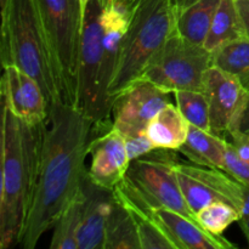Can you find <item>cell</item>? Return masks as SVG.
Returning a JSON list of instances; mask_svg holds the SVG:
<instances>
[{
    "label": "cell",
    "instance_id": "cell-1",
    "mask_svg": "<svg viewBox=\"0 0 249 249\" xmlns=\"http://www.w3.org/2000/svg\"><path fill=\"white\" fill-rule=\"evenodd\" d=\"M92 126L73 105L58 101L50 106L43 126L38 180L21 241L24 249L36 248L82 190Z\"/></svg>",
    "mask_w": 249,
    "mask_h": 249
},
{
    "label": "cell",
    "instance_id": "cell-2",
    "mask_svg": "<svg viewBox=\"0 0 249 249\" xmlns=\"http://www.w3.org/2000/svg\"><path fill=\"white\" fill-rule=\"evenodd\" d=\"M43 126H32L2 105L0 247L21 243L39 173Z\"/></svg>",
    "mask_w": 249,
    "mask_h": 249
},
{
    "label": "cell",
    "instance_id": "cell-3",
    "mask_svg": "<svg viewBox=\"0 0 249 249\" xmlns=\"http://www.w3.org/2000/svg\"><path fill=\"white\" fill-rule=\"evenodd\" d=\"M2 67L16 65L33 77L49 106L65 102L41 22L38 0H7L1 9Z\"/></svg>",
    "mask_w": 249,
    "mask_h": 249
},
{
    "label": "cell",
    "instance_id": "cell-4",
    "mask_svg": "<svg viewBox=\"0 0 249 249\" xmlns=\"http://www.w3.org/2000/svg\"><path fill=\"white\" fill-rule=\"evenodd\" d=\"M130 22L108 89L112 102L139 80L156 53L175 32L172 0H130Z\"/></svg>",
    "mask_w": 249,
    "mask_h": 249
},
{
    "label": "cell",
    "instance_id": "cell-5",
    "mask_svg": "<svg viewBox=\"0 0 249 249\" xmlns=\"http://www.w3.org/2000/svg\"><path fill=\"white\" fill-rule=\"evenodd\" d=\"M41 22L66 104L74 105L83 19L79 0H38Z\"/></svg>",
    "mask_w": 249,
    "mask_h": 249
},
{
    "label": "cell",
    "instance_id": "cell-6",
    "mask_svg": "<svg viewBox=\"0 0 249 249\" xmlns=\"http://www.w3.org/2000/svg\"><path fill=\"white\" fill-rule=\"evenodd\" d=\"M100 11L101 5L99 0H91L85 14L83 27L73 105L94 125L111 122L109 118L113 105L104 84Z\"/></svg>",
    "mask_w": 249,
    "mask_h": 249
},
{
    "label": "cell",
    "instance_id": "cell-7",
    "mask_svg": "<svg viewBox=\"0 0 249 249\" xmlns=\"http://www.w3.org/2000/svg\"><path fill=\"white\" fill-rule=\"evenodd\" d=\"M211 66L212 53L174 32L153 55L140 79L170 94L203 91L204 74Z\"/></svg>",
    "mask_w": 249,
    "mask_h": 249
},
{
    "label": "cell",
    "instance_id": "cell-8",
    "mask_svg": "<svg viewBox=\"0 0 249 249\" xmlns=\"http://www.w3.org/2000/svg\"><path fill=\"white\" fill-rule=\"evenodd\" d=\"M178 163L174 150L155 148L148 155L133 160L125 178L153 202L197 223L196 215L187 206L178 181L175 172Z\"/></svg>",
    "mask_w": 249,
    "mask_h": 249
},
{
    "label": "cell",
    "instance_id": "cell-9",
    "mask_svg": "<svg viewBox=\"0 0 249 249\" xmlns=\"http://www.w3.org/2000/svg\"><path fill=\"white\" fill-rule=\"evenodd\" d=\"M182 195L196 215L199 209L214 201L230 203L241 213L243 204V184L225 170L198 164L178 163L175 167Z\"/></svg>",
    "mask_w": 249,
    "mask_h": 249
},
{
    "label": "cell",
    "instance_id": "cell-10",
    "mask_svg": "<svg viewBox=\"0 0 249 249\" xmlns=\"http://www.w3.org/2000/svg\"><path fill=\"white\" fill-rule=\"evenodd\" d=\"M203 92L209 104L212 133L226 138L238 130L248 106L249 91L240 79L215 66L204 74Z\"/></svg>",
    "mask_w": 249,
    "mask_h": 249
},
{
    "label": "cell",
    "instance_id": "cell-11",
    "mask_svg": "<svg viewBox=\"0 0 249 249\" xmlns=\"http://www.w3.org/2000/svg\"><path fill=\"white\" fill-rule=\"evenodd\" d=\"M170 92L145 79L136 80L112 105V124L123 138L145 133L153 117L170 104Z\"/></svg>",
    "mask_w": 249,
    "mask_h": 249
},
{
    "label": "cell",
    "instance_id": "cell-12",
    "mask_svg": "<svg viewBox=\"0 0 249 249\" xmlns=\"http://www.w3.org/2000/svg\"><path fill=\"white\" fill-rule=\"evenodd\" d=\"M91 157L88 177L94 184L113 191L125 178L130 167L124 138L113 128L112 121L92 126L89 147Z\"/></svg>",
    "mask_w": 249,
    "mask_h": 249
},
{
    "label": "cell",
    "instance_id": "cell-13",
    "mask_svg": "<svg viewBox=\"0 0 249 249\" xmlns=\"http://www.w3.org/2000/svg\"><path fill=\"white\" fill-rule=\"evenodd\" d=\"M0 84L1 104L32 126H41L49 118L50 106L36 80L16 65L4 66Z\"/></svg>",
    "mask_w": 249,
    "mask_h": 249
},
{
    "label": "cell",
    "instance_id": "cell-14",
    "mask_svg": "<svg viewBox=\"0 0 249 249\" xmlns=\"http://www.w3.org/2000/svg\"><path fill=\"white\" fill-rule=\"evenodd\" d=\"M126 179V178H125ZM128 184L135 192L136 196L150 209L156 220L167 231L178 249H232L236 248L233 243L226 240L224 236H215L209 233L198 225L195 220L156 203L152 199L141 194L128 179Z\"/></svg>",
    "mask_w": 249,
    "mask_h": 249
},
{
    "label": "cell",
    "instance_id": "cell-15",
    "mask_svg": "<svg viewBox=\"0 0 249 249\" xmlns=\"http://www.w3.org/2000/svg\"><path fill=\"white\" fill-rule=\"evenodd\" d=\"M82 221L78 232L79 249H105L106 224L113 191L94 184L89 177L83 182Z\"/></svg>",
    "mask_w": 249,
    "mask_h": 249
},
{
    "label": "cell",
    "instance_id": "cell-16",
    "mask_svg": "<svg viewBox=\"0 0 249 249\" xmlns=\"http://www.w3.org/2000/svg\"><path fill=\"white\" fill-rule=\"evenodd\" d=\"M100 5H101L100 24H101L102 41V72H104V84L108 91L121 56L124 38L128 32L130 9L129 5L116 0H108Z\"/></svg>",
    "mask_w": 249,
    "mask_h": 249
},
{
    "label": "cell",
    "instance_id": "cell-17",
    "mask_svg": "<svg viewBox=\"0 0 249 249\" xmlns=\"http://www.w3.org/2000/svg\"><path fill=\"white\" fill-rule=\"evenodd\" d=\"M113 195L126 207L135 220L141 249H178L174 241L141 202L124 178L113 190Z\"/></svg>",
    "mask_w": 249,
    "mask_h": 249
},
{
    "label": "cell",
    "instance_id": "cell-18",
    "mask_svg": "<svg viewBox=\"0 0 249 249\" xmlns=\"http://www.w3.org/2000/svg\"><path fill=\"white\" fill-rule=\"evenodd\" d=\"M175 33L203 45L220 0H172Z\"/></svg>",
    "mask_w": 249,
    "mask_h": 249
},
{
    "label": "cell",
    "instance_id": "cell-19",
    "mask_svg": "<svg viewBox=\"0 0 249 249\" xmlns=\"http://www.w3.org/2000/svg\"><path fill=\"white\" fill-rule=\"evenodd\" d=\"M226 148L225 138L190 124L186 141L178 151L195 164L225 170Z\"/></svg>",
    "mask_w": 249,
    "mask_h": 249
},
{
    "label": "cell",
    "instance_id": "cell-20",
    "mask_svg": "<svg viewBox=\"0 0 249 249\" xmlns=\"http://www.w3.org/2000/svg\"><path fill=\"white\" fill-rule=\"evenodd\" d=\"M190 123L177 105L168 104L152 118L146 134L156 148L178 151L186 141Z\"/></svg>",
    "mask_w": 249,
    "mask_h": 249
},
{
    "label": "cell",
    "instance_id": "cell-21",
    "mask_svg": "<svg viewBox=\"0 0 249 249\" xmlns=\"http://www.w3.org/2000/svg\"><path fill=\"white\" fill-rule=\"evenodd\" d=\"M105 249H141L135 220L114 195L106 224Z\"/></svg>",
    "mask_w": 249,
    "mask_h": 249
},
{
    "label": "cell",
    "instance_id": "cell-22",
    "mask_svg": "<svg viewBox=\"0 0 249 249\" xmlns=\"http://www.w3.org/2000/svg\"><path fill=\"white\" fill-rule=\"evenodd\" d=\"M245 36L235 0H220L203 46L209 53H213L224 44Z\"/></svg>",
    "mask_w": 249,
    "mask_h": 249
},
{
    "label": "cell",
    "instance_id": "cell-23",
    "mask_svg": "<svg viewBox=\"0 0 249 249\" xmlns=\"http://www.w3.org/2000/svg\"><path fill=\"white\" fill-rule=\"evenodd\" d=\"M212 66L236 75L249 91V39H236L212 53Z\"/></svg>",
    "mask_w": 249,
    "mask_h": 249
},
{
    "label": "cell",
    "instance_id": "cell-24",
    "mask_svg": "<svg viewBox=\"0 0 249 249\" xmlns=\"http://www.w3.org/2000/svg\"><path fill=\"white\" fill-rule=\"evenodd\" d=\"M83 186L79 194L67 204L53 225L51 249H79L78 232L82 221Z\"/></svg>",
    "mask_w": 249,
    "mask_h": 249
},
{
    "label": "cell",
    "instance_id": "cell-25",
    "mask_svg": "<svg viewBox=\"0 0 249 249\" xmlns=\"http://www.w3.org/2000/svg\"><path fill=\"white\" fill-rule=\"evenodd\" d=\"M240 216L241 213L232 204L223 201L211 202L196 213L199 226L215 236H223L231 224L238 223Z\"/></svg>",
    "mask_w": 249,
    "mask_h": 249
},
{
    "label": "cell",
    "instance_id": "cell-26",
    "mask_svg": "<svg viewBox=\"0 0 249 249\" xmlns=\"http://www.w3.org/2000/svg\"><path fill=\"white\" fill-rule=\"evenodd\" d=\"M174 97L175 105L191 125L212 133L209 104L203 91L184 90L174 92Z\"/></svg>",
    "mask_w": 249,
    "mask_h": 249
},
{
    "label": "cell",
    "instance_id": "cell-27",
    "mask_svg": "<svg viewBox=\"0 0 249 249\" xmlns=\"http://www.w3.org/2000/svg\"><path fill=\"white\" fill-rule=\"evenodd\" d=\"M225 172L229 173L232 178H235L241 184L249 187V162L242 160L235 148L228 141L225 157Z\"/></svg>",
    "mask_w": 249,
    "mask_h": 249
},
{
    "label": "cell",
    "instance_id": "cell-28",
    "mask_svg": "<svg viewBox=\"0 0 249 249\" xmlns=\"http://www.w3.org/2000/svg\"><path fill=\"white\" fill-rule=\"evenodd\" d=\"M124 141H125L126 151H128V156L130 162L148 155V153L152 152L156 148V146L153 145L152 141L150 140V138L147 136L146 131L145 133L139 134V135L124 138Z\"/></svg>",
    "mask_w": 249,
    "mask_h": 249
},
{
    "label": "cell",
    "instance_id": "cell-29",
    "mask_svg": "<svg viewBox=\"0 0 249 249\" xmlns=\"http://www.w3.org/2000/svg\"><path fill=\"white\" fill-rule=\"evenodd\" d=\"M238 224L242 229V232L249 246V187L246 185H243V204Z\"/></svg>",
    "mask_w": 249,
    "mask_h": 249
},
{
    "label": "cell",
    "instance_id": "cell-30",
    "mask_svg": "<svg viewBox=\"0 0 249 249\" xmlns=\"http://www.w3.org/2000/svg\"><path fill=\"white\" fill-rule=\"evenodd\" d=\"M246 36L249 39V0H235Z\"/></svg>",
    "mask_w": 249,
    "mask_h": 249
},
{
    "label": "cell",
    "instance_id": "cell-31",
    "mask_svg": "<svg viewBox=\"0 0 249 249\" xmlns=\"http://www.w3.org/2000/svg\"><path fill=\"white\" fill-rule=\"evenodd\" d=\"M238 130L242 131V133H245V134H248L249 135V102H248V106H247V108H246L245 113H243L242 119H241Z\"/></svg>",
    "mask_w": 249,
    "mask_h": 249
},
{
    "label": "cell",
    "instance_id": "cell-32",
    "mask_svg": "<svg viewBox=\"0 0 249 249\" xmlns=\"http://www.w3.org/2000/svg\"><path fill=\"white\" fill-rule=\"evenodd\" d=\"M90 1H91V0H79L80 11H82L83 19H85V14H87V10H88V6H89Z\"/></svg>",
    "mask_w": 249,
    "mask_h": 249
},
{
    "label": "cell",
    "instance_id": "cell-33",
    "mask_svg": "<svg viewBox=\"0 0 249 249\" xmlns=\"http://www.w3.org/2000/svg\"><path fill=\"white\" fill-rule=\"evenodd\" d=\"M99 1H100V4H104V2L108 1V0H99ZM116 1L123 2V4H126V5H128V4H129V1H130V0H116Z\"/></svg>",
    "mask_w": 249,
    "mask_h": 249
}]
</instances>
